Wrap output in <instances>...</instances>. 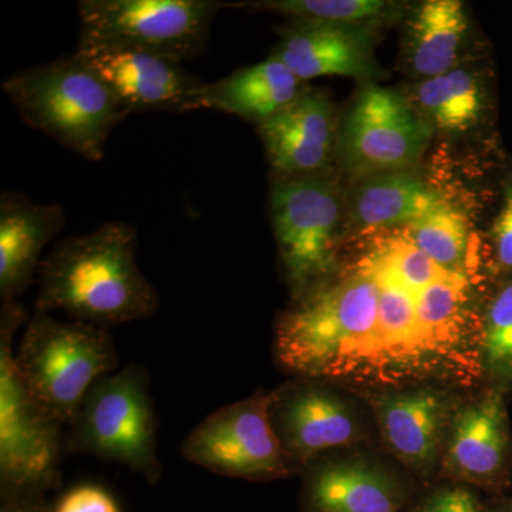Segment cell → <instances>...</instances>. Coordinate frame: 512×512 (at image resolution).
Returning <instances> with one entry per match:
<instances>
[{"mask_svg":"<svg viewBox=\"0 0 512 512\" xmlns=\"http://www.w3.org/2000/svg\"><path fill=\"white\" fill-rule=\"evenodd\" d=\"M37 275L36 312H63L97 328L150 318L160 305L137 264L136 228L126 222L62 239Z\"/></svg>","mask_w":512,"mask_h":512,"instance_id":"obj_1","label":"cell"},{"mask_svg":"<svg viewBox=\"0 0 512 512\" xmlns=\"http://www.w3.org/2000/svg\"><path fill=\"white\" fill-rule=\"evenodd\" d=\"M377 305L379 288L366 268L313 286L276 323V360L302 379L382 369Z\"/></svg>","mask_w":512,"mask_h":512,"instance_id":"obj_2","label":"cell"},{"mask_svg":"<svg viewBox=\"0 0 512 512\" xmlns=\"http://www.w3.org/2000/svg\"><path fill=\"white\" fill-rule=\"evenodd\" d=\"M2 89L26 124L90 161L104 157L111 131L130 116L76 53L20 70Z\"/></svg>","mask_w":512,"mask_h":512,"instance_id":"obj_3","label":"cell"},{"mask_svg":"<svg viewBox=\"0 0 512 512\" xmlns=\"http://www.w3.org/2000/svg\"><path fill=\"white\" fill-rule=\"evenodd\" d=\"M26 389L50 417L70 426L90 389L119 370L109 329L36 312L15 349Z\"/></svg>","mask_w":512,"mask_h":512,"instance_id":"obj_4","label":"cell"},{"mask_svg":"<svg viewBox=\"0 0 512 512\" xmlns=\"http://www.w3.org/2000/svg\"><path fill=\"white\" fill-rule=\"evenodd\" d=\"M18 301L0 313V481L6 494L32 495L59 478L63 426L33 399L15 365L13 339L25 322Z\"/></svg>","mask_w":512,"mask_h":512,"instance_id":"obj_5","label":"cell"},{"mask_svg":"<svg viewBox=\"0 0 512 512\" xmlns=\"http://www.w3.org/2000/svg\"><path fill=\"white\" fill-rule=\"evenodd\" d=\"M148 383L146 370L134 363L100 379L69 426L67 450L92 454L157 481L158 421Z\"/></svg>","mask_w":512,"mask_h":512,"instance_id":"obj_6","label":"cell"},{"mask_svg":"<svg viewBox=\"0 0 512 512\" xmlns=\"http://www.w3.org/2000/svg\"><path fill=\"white\" fill-rule=\"evenodd\" d=\"M214 0H79L82 45L130 49L181 64L207 50Z\"/></svg>","mask_w":512,"mask_h":512,"instance_id":"obj_7","label":"cell"},{"mask_svg":"<svg viewBox=\"0 0 512 512\" xmlns=\"http://www.w3.org/2000/svg\"><path fill=\"white\" fill-rule=\"evenodd\" d=\"M269 212L286 278L299 298L328 281L336 264L342 208L335 184L323 174L276 178Z\"/></svg>","mask_w":512,"mask_h":512,"instance_id":"obj_8","label":"cell"},{"mask_svg":"<svg viewBox=\"0 0 512 512\" xmlns=\"http://www.w3.org/2000/svg\"><path fill=\"white\" fill-rule=\"evenodd\" d=\"M181 453L212 473L247 480L282 477L296 464L272 423L271 394L215 410L188 434Z\"/></svg>","mask_w":512,"mask_h":512,"instance_id":"obj_9","label":"cell"},{"mask_svg":"<svg viewBox=\"0 0 512 512\" xmlns=\"http://www.w3.org/2000/svg\"><path fill=\"white\" fill-rule=\"evenodd\" d=\"M430 123L406 97L370 84L357 96L340 130L343 160L360 174L404 171L423 156Z\"/></svg>","mask_w":512,"mask_h":512,"instance_id":"obj_10","label":"cell"},{"mask_svg":"<svg viewBox=\"0 0 512 512\" xmlns=\"http://www.w3.org/2000/svg\"><path fill=\"white\" fill-rule=\"evenodd\" d=\"M76 55L99 74L130 114L194 110L192 94L202 82L181 64L138 50L82 43Z\"/></svg>","mask_w":512,"mask_h":512,"instance_id":"obj_11","label":"cell"},{"mask_svg":"<svg viewBox=\"0 0 512 512\" xmlns=\"http://www.w3.org/2000/svg\"><path fill=\"white\" fill-rule=\"evenodd\" d=\"M276 178L319 175L335 146V116L329 97L303 89L298 99L256 126Z\"/></svg>","mask_w":512,"mask_h":512,"instance_id":"obj_12","label":"cell"},{"mask_svg":"<svg viewBox=\"0 0 512 512\" xmlns=\"http://www.w3.org/2000/svg\"><path fill=\"white\" fill-rule=\"evenodd\" d=\"M272 55L301 82L326 76L370 80L380 74L369 25L295 20L282 30L281 42Z\"/></svg>","mask_w":512,"mask_h":512,"instance_id":"obj_13","label":"cell"},{"mask_svg":"<svg viewBox=\"0 0 512 512\" xmlns=\"http://www.w3.org/2000/svg\"><path fill=\"white\" fill-rule=\"evenodd\" d=\"M271 419L296 464L309 463L330 448L348 446L356 437L348 404L312 384L271 393Z\"/></svg>","mask_w":512,"mask_h":512,"instance_id":"obj_14","label":"cell"},{"mask_svg":"<svg viewBox=\"0 0 512 512\" xmlns=\"http://www.w3.org/2000/svg\"><path fill=\"white\" fill-rule=\"evenodd\" d=\"M62 205L36 204L18 192L0 197V299L16 301L32 284L46 245L62 231Z\"/></svg>","mask_w":512,"mask_h":512,"instance_id":"obj_15","label":"cell"},{"mask_svg":"<svg viewBox=\"0 0 512 512\" xmlns=\"http://www.w3.org/2000/svg\"><path fill=\"white\" fill-rule=\"evenodd\" d=\"M505 393L494 387L458 414L446 454L447 467L457 476L481 484L504 476L511 456Z\"/></svg>","mask_w":512,"mask_h":512,"instance_id":"obj_16","label":"cell"},{"mask_svg":"<svg viewBox=\"0 0 512 512\" xmlns=\"http://www.w3.org/2000/svg\"><path fill=\"white\" fill-rule=\"evenodd\" d=\"M303 89L292 70L271 55L217 82L201 83L192 94V107L232 114L258 126L298 99Z\"/></svg>","mask_w":512,"mask_h":512,"instance_id":"obj_17","label":"cell"},{"mask_svg":"<svg viewBox=\"0 0 512 512\" xmlns=\"http://www.w3.org/2000/svg\"><path fill=\"white\" fill-rule=\"evenodd\" d=\"M387 446L403 464L417 470L433 466L444 423V404L429 390L383 394L373 399Z\"/></svg>","mask_w":512,"mask_h":512,"instance_id":"obj_18","label":"cell"},{"mask_svg":"<svg viewBox=\"0 0 512 512\" xmlns=\"http://www.w3.org/2000/svg\"><path fill=\"white\" fill-rule=\"evenodd\" d=\"M309 494L319 512H397L396 485L365 463L336 461L312 471Z\"/></svg>","mask_w":512,"mask_h":512,"instance_id":"obj_19","label":"cell"},{"mask_svg":"<svg viewBox=\"0 0 512 512\" xmlns=\"http://www.w3.org/2000/svg\"><path fill=\"white\" fill-rule=\"evenodd\" d=\"M468 32L460 0H427L413 13L407 36V62L413 73L433 79L453 70Z\"/></svg>","mask_w":512,"mask_h":512,"instance_id":"obj_20","label":"cell"},{"mask_svg":"<svg viewBox=\"0 0 512 512\" xmlns=\"http://www.w3.org/2000/svg\"><path fill=\"white\" fill-rule=\"evenodd\" d=\"M446 200L409 171L373 175L355 197L356 222L366 228L409 227Z\"/></svg>","mask_w":512,"mask_h":512,"instance_id":"obj_21","label":"cell"},{"mask_svg":"<svg viewBox=\"0 0 512 512\" xmlns=\"http://www.w3.org/2000/svg\"><path fill=\"white\" fill-rule=\"evenodd\" d=\"M416 99L427 121L447 133H464L480 126L491 110L485 77L463 69L424 80Z\"/></svg>","mask_w":512,"mask_h":512,"instance_id":"obj_22","label":"cell"},{"mask_svg":"<svg viewBox=\"0 0 512 512\" xmlns=\"http://www.w3.org/2000/svg\"><path fill=\"white\" fill-rule=\"evenodd\" d=\"M377 282V339L382 367L406 366L423 360V349L417 322L416 295L407 291L382 271L365 265Z\"/></svg>","mask_w":512,"mask_h":512,"instance_id":"obj_23","label":"cell"},{"mask_svg":"<svg viewBox=\"0 0 512 512\" xmlns=\"http://www.w3.org/2000/svg\"><path fill=\"white\" fill-rule=\"evenodd\" d=\"M467 279L453 272L416 296L417 322L423 356H451L463 338Z\"/></svg>","mask_w":512,"mask_h":512,"instance_id":"obj_24","label":"cell"},{"mask_svg":"<svg viewBox=\"0 0 512 512\" xmlns=\"http://www.w3.org/2000/svg\"><path fill=\"white\" fill-rule=\"evenodd\" d=\"M392 3L382 0H264L227 3V8L264 10L305 22L369 25L386 18Z\"/></svg>","mask_w":512,"mask_h":512,"instance_id":"obj_25","label":"cell"},{"mask_svg":"<svg viewBox=\"0 0 512 512\" xmlns=\"http://www.w3.org/2000/svg\"><path fill=\"white\" fill-rule=\"evenodd\" d=\"M409 241L433 261L458 272L468 248V222L463 212L448 202L407 227Z\"/></svg>","mask_w":512,"mask_h":512,"instance_id":"obj_26","label":"cell"},{"mask_svg":"<svg viewBox=\"0 0 512 512\" xmlns=\"http://www.w3.org/2000/svg\"><path fill=\"white\" fill-rule=\"evenodd\" d=\"M480 349L495 387L507 392L512 386V278L497 289L485 309Z\"/></svg>","mask_w":512,"mask_h":512,"instance_id":"obj_27","label":"cell"},{"mask_svg":"<svg viewBox=\"0 0 512 512\" xmlns=\"http://www.w3.org/2000/svg\"><path fill=\"white\" fill-rule=\"evenodd\" d=\"M366 264L389 275L416 296L427 286L453 274V271H448L433 261L429 255L424 254L409 239H396L390 242L386 247L379 249Z\"/></svg>","mask_w":512,"mask_h":512,"instance_id":"obj_28","label":"cell"},{"mask_svg":"<svg viewBox=\"0 0 512 512\" xmlns=\"http://www.w3.org/2000/svg\"><path fill=\"white\" fill-rule=\"evenodd\" d=\"M495 268L512 275V173L501 183V204L490 228Z\"/></svg>","mask_w":512,"mask_h":512,"instance_id":"obj_29","label":"cell"},{"mask_svg":"<svg viewBox=\"0 0 512 512\" xmlns=\"http://www.w3.org/2000/svg\"><path fill=\"white\" fill-rule=\"evenodd\" d=\"M55 512H121L113 495L99 485H77L63 495Z\"/></svg>","mask_w":512,"mask_h":512,"instance_id":"obj_30","label":"cell"},{"mask_svg":"<svg viewBox=\"0 0 512 512\" xmlns=\"http://www.w3.org/2000/svg\"><path fill=\"white\" fill-rule=\"evenodd\" d=\"M419 512H481L476 497L464 488L440 491Z\"/></svg>","mask_w":512,"mask_h":512,"instance_id":"obj_31","label":"cell"},{"mask_svg":"<svg viewBox=\"0 0 512 512\" xmlns=\"http://www.w3.org/2000/svg\"><path fill=\"white\" fill-rule=\"evenodd\" d=\"M3 512H22V510H10V508H8V510H3Z\"/></svg>","mask_w":512,"mask_h":512,"instance_id":"obj_32","label":"cell"},{"mask_svg":"<svg viewBox=\"0 0 512 512\" xmlns=\"http://www.w3.org/2000/svg\"><path fill=\"white\" fill-rule=\"evenodd\" d=\"M505 512H512V507H511V508H508V510H507V511H505Z\"/></svg>","mask_w":512,"mask_h":512,"instance_id":"obj_33","label":"cell"}]
</instances>
